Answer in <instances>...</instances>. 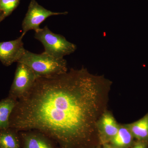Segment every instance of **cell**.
I'll return each instance as SVG.
<instances>
[{
  "instance_id": "obj_1",
  "label": "cell",
  "mask_w": 148,
  "mask_h": 148,
  "mask_svg": "<svg viewBox=\"0 0 148 148\" xmlns=\"http://www.w3.org/2000/svg\"><path fill=\"white\" fill-rule=\"evenodd\" d=\"M111 84L84 68L38 78L17 100L9 127L42 132L60 148L98 147V122L106 111Z\"/></svg>"
},
{
  "instance_id": "obj_2",
  "label": "cell",
  "mask_w": 148,
  "mask_h": 148,
  "mask_svg": "<svg viewBox=\"0 0 148 148\" xmlns=\"http://www.w3.org/2000/svg\"><path fill=\"white\" fill-rule=\"evenodd\" d=\"M17 63L28 66L37 78L54 76L68 71L67 62L64 58H54L44 52L37 54L26 49Z\"/></svg>"
},
{
  "instance_id": "obj_3",
  "label": "cell",
  "mask_w": 148,
  "mask_h": 148,
  "mask_svg": "<svg viewBox=\"0 0 148 148\" xmlns=\"http://www.w3.org/2000/svg\"><path fill=\"white\" fill-rule=\"evenodd\" d=\"M34 37L43 45L44 52L54 58H64L77 49L76 45L68 41L64 36L51 32L47 26L35 32Z\"/></svg>"
},
{
  "instance_id": "obj_4",
  "label": "cell",
  "mask_w": 148,
  "mask_h": 148,
  "mask_svg": "<svg viewBox=\"0 0 148 148\" xmlns=\"http://www.w3.org/2000/svg\"><path fill=\"white\" fill-rule=\"evenodd\" d=\"M37 79L28 66L18 63L9 96L16 100L21 98L32 88Z\"/></svg>"
},
{
  "instance_id": "obj_5",
  "label": "cell",
  "mask_w": 148,
  "mask_h": 148,
  "mask_svg": "<svg viewBox=\"0 0 148 148\" xmlns=\"http://www.w3.org/2000/svg\"><path fill=\"white\" fill-rule=\"evenodd\" d=\"M67 12H53L45 8L38 4L36 0H31L22 24V34L24 35L30 30L37 32L40 28V25L48 17L51 16L65 15Z\"/></svg>"
},
{
  "instance_id": "obj_6",
  "label": "cell",
  "mask_w": 148,
  "mask_h": 148,
  "mask_svg": "<svg viewBox=\"0 0 148 148\" xmlns=\"http://www.w3.org/2000/svg\"><path fill=\"white\" fill-rule=\"evenodd\" d=\"M24 36L21 34L16 39L0 42V61L5 66L18 62L22 57L26 50L22 41Z\"/></svg>"
},
{
  "instance_id": "obj_7",
  "label": "cell",
  "mask_w": 148,
  "mask_h": 148,
  "mask_svg": "<svg viewBox=\"0 0 148 148\" xmlns=\"http://www.w3.org/2000/svg\"><path fill=\"white\" fill-rule=\"evenodd\" d=\"M22 148H56L52 140L36 130L19 132Z\"/></svg>"
},
{
  "instance_id": "obj_8",
  "label": "cell",
  "mask_w": 148,
  "mask_h": 148,
  "mask_svg": "<svg viewBox=\"0 0 148 148\" xmlns=\"http://www.w3.org/2000/svg\"><path fill=\"white\" fill-rule=\"evenodd\" d=\"M120 125L112 115L106 111L103 114L98 122V130L101 145L109 143L116 135Z\"/></svg>"
},
{
  "instance_id": "obj_9",
  "label": "cell",
  "mask_w": 148,
  "mask_h": 148,
  "mask_svg": "<svg viewBox=\"0 0 148 148\" xmlns=\"http://www.w3.org/2000/svg\"><path fill=\"white\" fill-rule=\"evenodd\" d=\"M134 139L128 125H121L109 143L115 148H131L135 143Z\"/></svg>"
},
{
  "instance_id": "obj_10",
  "label": "cell",
  "mask_w": 148,
  "mask_h": 148,
  "mask_svg": "<svg viewBox=\"0 0 148 148\" xmlns=\"http://www.w3.org/2000/svg\"><path fill=\"white\" fill-rule=\"evenodd\" d=\"M16 102L9 96L0 101V130L9 128L10 118Z\"/></svg>"
},
{
  "instance_id": "obj_11",
  "label": "cell",
  "mask_w": 148,
  "mask_h": 148,
  "mask_svg": "<svg viewBox=\"0 0 148 148\" xmlns=\"http://www.w3.org/2000/svg\"><path fill=\"white\" fill-rule=\"evenodd\" d=\"M18 132L12 128L0 130V148H21Z\"/></svg>"
},
{
  "instance_id": "obj_12",
  "label": "cell",
  "mask_w": 148,
  "mask_h": 148,
  "mask_svg": "<svg viewBox=\"0 0 148 148\" xmlns=\"http://www.w3.org/2000/svg\"><path fill=\"white\" fill-rule=\"evenodd\" d=\"M127 125L136 140L148 142V114L138 121Z\"/></svg>"
},
{
  "instance_id": "obj_13",
  "label": "cell",
  "mask_w": 148,
  "mask_h": 148,
  "mask_svg": "<svg viewBox=\"0 0 148 148\" xmlns=\"http://www.w3.org/2000/svg\"><path fill=\"white\" fill-rule=\"evenodd\" d=\"M19 2V0H0V10L5 17L16 8Z\"/></svg>"
},
{
  "instance_id": "obj_14",
  "label": "cell",
  "mask_w": 148,
  "mask_h": 148,
  "mask_svg": "<svg viewBox=\"0 0 148 148\" xmlns=\"http://www.w3.org/2000/svg\"><path fill=\"white\" fill-rule=\"evenodd\" d=\"M131 148H148V142L136 140Z\"/></svg>"
},
{
  "instance_id": "obj_15",
  "label": "cell",
  "mask_w": 148,
  "mask_h": 148,
  "mask_svg": "<svg viewBox=\"0 0 148 148\" xmlns=\"http://www.w3.org/2000/svg\"><path fill=\"white\" fill-rule=\"evenodd\" d=\"M102 147L101 148H115L113 147H112L110 144H109V143H104L102 144Z\"/></svg>"
},
{
  "instance_id": "obj_16",
  "label": "cell",
  "mask_w": 148,
  "mask_h": 148,
  "mask_svg": "<svg viewBox=\"0 0 148 148\" xmlns=\"http://www.w3.org/2000/svg\"><path fill=\"white\" fill-rule=\"evenodd\" d=\"M5 16L3 12L0 10V23L5 18Z\"/></svg>"
},
{
  "instance_id": "obj_17",
  "label": "cell",
  "mask_w": 148,
  "mask_h": 148,
  "mask_svg": "<svg viewBox=\"0 0 148 148\" xmlns=\"http://www.w3.org/2000/svg\"><path fill=\"white\" fill-rule=\"evenodd\" d=\"M91 148H101V147H100V146H98V147H94Z\"/></svg>"
}]
</instances>
